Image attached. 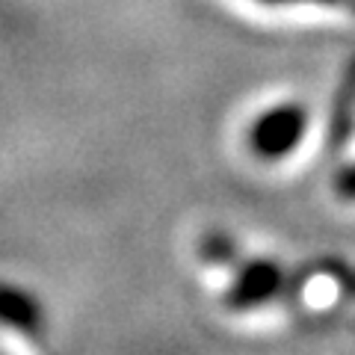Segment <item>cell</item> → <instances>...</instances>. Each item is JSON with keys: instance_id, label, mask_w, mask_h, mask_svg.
<instances>
[{"instance_id": "6da1fadb", "label": "cell", "mask_w": 355, "mask_h": 355, "mask_svg": "<svg viewBox=\"0 0 355 355\" xmlns=\"http://www.w3.org/2000/svg\"><path fill=\"white\" fill-rule=\"evenodd\" d=\"M302 130V113L293 107L279 110V113L266 116L261 121V142L263 146H275V148H284L296 139V133Z\"/></svg>"}, {"instance_id": "7a4b0ae2", "label": "cell", "mask_w": 355, "mask_h": 355, "mask_svg": "<svg viewBox=\"0 0 355 355\" xmlns=\"http://www.w3.org/2000/svg\"><path fill=\"white\" fill-rule=\"evenodd\" d=\"M261 3H326V6H338V3H352V0H261Z\"/></svg>"}]
</instances>
